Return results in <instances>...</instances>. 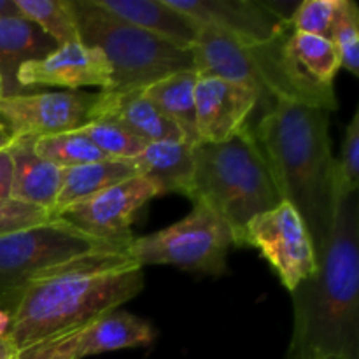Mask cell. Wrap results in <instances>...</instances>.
<instances>
[{"mask_svg":"<svg viewBox=\"0 0 359 359\" xmlns=\"http://www.w3.org/2000/svg\"><path fill=\"white\" fill-rule=\"evenodd\" d=\"M4 98V81H2V77H0V100H2Z\"/></svg>","mask_w":359,"mask_h":359,"instance_id":"obj_37","label":"cell"},{"mask_svg":"<svg viewBox=\"0 0 359 359\" xmlns=\"http://www.w3.org/2000/svg\"><path fill=\"white\" fill-rule=\"evenodd\" d=\"M135 172L156 186L160 195L181 193L188 196L193 177V144L186 140H161L146 144L130 158Z\"/></svg>","mask_w":359,"mask_h":359,"instance_id":"obj_19","label":"cell"},{"mask_svg":"<svg viewBox=\"0 0 359 359\" xmlns=\"http://www.w3.org/2000/svg\"><path fill=\"white\" fill-rule=\"evenodd\" d=\"M244 245L258 249L287 291H293L318 270L311 235L287 202L252 217L245 226Z\"/></svg>","mask_w":359,"mask_h":359,"instance_id":"obj_9","label":"cell"},{"mask_svg":"<svg viewBox=\"0 0 359 359\" xmlns=\"http://www.w3.org/2000/svg\"><path fill=\"white\" fill-rule=\"evenodd\" d=\"M14 137L11 135L9 130L6 128V125H4V121L0 119V149H6L7 146H9L11 142H13Z\"/></svg>","mask_w":359,"mask_h":359,"instance_id":"obj_35","label":"cell"},{"mask_svg":"<svg viewBox=\"0 0 359 359\" xmlns=\"http://www.w3.org/2000/svg\"><path fill=\"white\" fill-rule=\"evenodd\" d=\"M21 18L41 28L56 46L81 42L72 0H16Z\"/></svg>","mask_w":359,"mask_h":359,"instance_id":"obj_24","label":"cell"},{"mask_svg":"<svg viewBox=\"0 0 359 359\" xmlns=\"http://www.w3.org/2000/svg\"><path fill=\"white\" fill-rule=\"evenodd\" d=\"M340 0H304L291 16V30L330 39Z\"/></svg>","mask_w":359,"mask_h":359,"instance_id":"obj_29","label":"cell"},{"mask_svg":"<svg viewBox=\"0 0 359 359\" xmlns=\"http://www.w3.org/2000/svg\"><path fill=\"white\" fill-rule=\"evenodd\" d=\"M18 347L9 335L0 337V359H16Z\"/></svg>","mask_w":359,"mask_h":359,"instance_id":"obj_33","label":"cell"},{"mask_svg":"<svg viewBox=\"0 0 359 359\" xmlns=\"http://www.w3.org/2000/svg\"><path fill=\"white\" fill-rule=\"evenodd\" d=\"M6 18H21L16 0H0V20Z\"/></svg>","mask_w":359,"mask_h":359,"instance_id":"obj_34","label":"cell"},{"mask_svg":"<svg viewBox=\"0 0 359 359\" xmlns=\"http://www.w3.org/2000/svg\"><path fill=\"white\" fill-rule=\"evenodd\" d=\"M154 196H160L156 186L135 175L67 207L56 217L98 241L126 249L135 238L132 223L137 210Z\"/></svg>","mask_w":359,"mask_h":359,"instance_id":"obj_10","label":"cell"},{"mask_svg":"<svg viewBox=\"0 0 359 359\" xmlns=\"http://www.w3.org/2000/svg\"><path fill=\"white\" fill-rule=\"evenodd\" d=\"M255 135L280 198L304 221L319 263L337 202V158L332 153L330 112L277 102L259 118Z\"/></svg>","mask_w":359,"mask_h":359,"instance_id":"obj_2","label":"cell"},{"mask_svg":"<svg viewBox=\"0 0 359 359\" xmlns=\"http://www.w3.org/2000/svg\"><path fill=\"white\" fill-rule=\"evenodd\" d=\"M233 245L228 224L203 203H193L186 217L154 233L137 237L126 248L133 263L172 265L189 272L223 276Z\"/></svg>","mask_w":359,"mask_h":359,"instance_id":"obj_8","label":"cell"},{"mask_svg":"<svg viewBox=\"0 0 359 359\" xmlns=\"http://www.w3.org/2000/svg\"><path fill=\"white\" fill-rule=\"evenodd\" d=\"M49 219H53L51 214L42 207L18 202L14 198L0 200V237L39 226L42 223H48Z\"/></svg>","mask_w":359,"mask_h":359,"instance_id":"obj_31","label":"cell"},{"mask_svg":"<svg viewBox=\"0 0 359 359\" xmlns=\"http://www.w3.org/2000/svg\"><path fill=\"white\" fill-rule=\"evenodd\" d=\"M98 93L35 91L0 100V119L13 137H48L81 130L91 119Z\"/></svg>","mask_w":359,"mask_h":359,"instance_id":"obj_11","label":"cell"},{"mask_svg":"<svg viewBox=\"0 0 359 359\" xmlns=\"http://www.w3.org/2000/svg\"><path fill=\"white\" fill-rule=\"evenodd\" d=\"M196 81V70H182L170 74L142 90L144 97L181 130L182 137L189 144L198 142L195 109Z\"/></svg>","mask_w":359,"mask_h":359,"instance_id":"obj_21","label":"cell"},{"mask_svg":"<svg viewBox=\"0 0 359 359\" xmlns=\"http://www.w3.org/2000/svg\"><path fill=\"white\" fill-rule=\"evenodd\" d=\"M359 200L337 188L335 214L318 270L291 294L286 359H359Z\"/></svg>","mask_w":359,"mask_h":359,"instance_id":"obj_1","label":"cell"},{"mask_svg":"<svg viewBox=\"0 0 359 359\" xmlns=\"http://www.w3.org/2000/svg\"><path fill=\"white\" fill-rule=\"evenodd\" d=\"M202 27H214L245 42H265L287 34L291 25L266 9L262 0H165Z\"/></svg>","mask_w":359,"mask_h":359,"instance_id":"obj_13","label":"cell"},{"mask_svg":"<svg viewBox=\"0 0 359 359\" xmlns=\"http://www.w3.org/2000/svg\"><path fill=\"white\" fill-rule=\"evenodd\" d=\"M142 290L144 270L126 251L79 256L27 287L9 316L7 335L20 351L116 311Z\"/></svg>","mask_w":359,"mask_h":359,"instance_id":"obj_3","label":"cell"},{"mask_svg":"<svg viewBox=\"0 0 359 359\" xmlns=\"http://www.w3.org/2000/svg\"><path fill=\"white\" fill-rule=\"evenodd\" d=\"M55 48V41L25 18L0 20V77L4 81V98L30 95L18 83V72L25 63L44 58Z\"/></svg>","mask_w":359,"mask_h":359,"instance_id":"obj_18","label":"cell"},{"mask_svg":"<svg viewBox=\"0 0 359 359\" xmlns=\"http://www.w3.org/2000/svg\"><path fill=\"white\" fill-rule=\"evenodd\" d=\"M286 48L291 58L312 81L325 88H333L335 76L340 70V60L330 39L291 30Z\"/></svg>","mask_w":359,"mask_h":359,"instance_id":"obj_23","label":"cell"},{"mask_svg":"<svg viewBox=\"0 0 359 359\" xmlns=\"http://www.w3.org/2000/svg\"><path fill=\"white\" fill-rule=\"evenodd\" d=\"M290 34L245 44L205 25L193 46L196 74L245 84L258 93L259 102H269V109L277 102H293L335 112V90L312 81L287 53Z\"/></svg>","mask_w":359,"mask_h":359,"instance_id":"obj_5","label":"cell"},{"mask_svg":"<svg viewBox=\"0 0 359 359\" xmlns=\"http://www.w3.org/2000/svg\"><path fill=\"white\" fill-rule=\"evenodd\" d=\"M100 251L126 249L86 235L60 217L0 237V309L11 316L28 286L79 256Z\"/></svg>","mask_w":359,"mask_h":359,"instance_id":"obj_7","label":"cell"},{"mask_svg":"<svg viewBox=\"0 0 359 359\" xmlns=\"http://www.w3.org/2000/svg\"><path fill=\"white\" fill-rule=\"evenodd\" d=\"M7 147L6 149H0V200L11 198V174H13V161H11V154Z\"/></svg>","mask_w":359,"mask_h":359,"instance_id":"obj_32","label":"cell"},{"mask_svg":"<svg viewBox=\"0 0 359 359\" xmlns=\"http://www.w3.org/2000/svg\"><path fill=\"white\" fill-rule=\"evenodd\" d=\"M95 118L114 119L146 144L184 140L181 130L144 97L142 90L98 91L97 102L91 107V119Z\"/></svg>","mask_w":359,"mask_h":359,"instance_id":"obj_15","label":"cell"},{"mask_svg":"<svg viewBox=\"0 0 359 359\" xmlns=\"http://www.w3.org/2000/svg\"><path fill=\"white\" fill-rule=\"evenodd\" d=\"M156 340V330L147 319L116 309L90 321L84 330V354L112 353L130 347H147Z\"/></svg>","mask_w":359,"mask_h":359,"instance_id":"obj_20","label":"cell"},{"mask_svg":"<svg viewBox=\"0 0 359 359\" xmlns=\"http://www.w3.org/2000/svg\"><path fill=\"white\" fill-rule=\"evenodd\" d=\"M93 321V319H91ZM88 325V323H86ZM86 325L42 339L18 351L16 359H84V330Z\"/></svg>","mask_w":359,"mask_h":359,"instance_id":"obj_28","label":"cell"},{"mask_svg":"<svg viewBox=\"0 0 359 359\" xmlns=\"http://www.w3.org/2000/svg\"><path fill=\"white\" fill-rule=\"evenodd\" d=\"M330 41L339 53L340 69L359 76V9L353 0H340Z\"/></svg>","mask_w":359,"mask_h":359,"instance_id":"obj_27","label":"cell"},{"mask_svg":"<svg viewBox=\"0 0 359 359\" xmlns=\"http://www.w3.org/2000/svg\"><path fill=\"white\" fill-rule=\"evenodd\" d=\"M9 325H11L9 314L0 309V337L7 335V332H9Z\"/></svg>","mask_w":359,"mask_h":359,"instance_id":"obj_36","label":"cell"},{"mask_svg":"<svg viewBox=\"0 0 359 359\" xmlns=\"http://www.w3.org/2000/svg\"><path fill=\"white\" fill-rule=\"evenodd\" d=\"M259 104L258 93L223 77L198 76L195 88L198 142H223L248 123Z\"/></svg>","mask_w":359,"mask_h":359,"instance_id":"obj_14","label":"cell"},{"mask_svg":"<svg viewBox=\"0 0 359 359\" xmlns=\"http://www.w3.org/2000/svg\"><path fill=\"white\" fill-rule=\"evenodd\" d=\"M139 175L130 163V160H102L93 163L77 165V167L63 168L62 184L58 196L53 207L51 217L58 216L62 210L95 193L107 189L118 182L126 181Z\"/></svg>","mask_w":359,"mask_h":359,"instance_id":"obj_22","label":"cell"},{"mask_svg":"<svg viewBox=\"0 0 359 359\" xmlns=\"http://www.w3.org/2000/svg\"><path fill=\"white\" fill-rule=\"evenodd\" d=\"M81 132L100 149L109 160H130L146 147V142L123 128L111 118H95L81 128Z\"/></svg>","mask_w":359,"mask_h":359,"instance_id":"obj_26","label":"cell"},{"mask_svg":"<svg viewBox=\"0 0 359 359\" xmlns=\"http://www.w3.org/2000/svg\"><path fill=\"white\" fill-rule=\"evenodd\" d=\"M114 16L184 49H193L202 25L168 6L165 0H95Z\"/></svg>","mask_w":359,"mask_h":359,"instance_id":"obj_17","label":"cell"},{"mask_svg":"<svg viewBox=\"0 0 359 359\" xmlns=\"http://www.w3.org/2000/svg\"><path fill=\"white\" fill-rule=\"evenodd\" d=\"M35 153L58 168L109 160L81 130L35 139Z\"/></svg>","mask_w":359,"mask_h":359,"instance_id":"obj_25","label":"cell"},{"mask_svg":"<svg viewBox=\"0 0 359 359\" xmlns=\"http://www.w3.org/2000/svg\"><path fill=\"white\" fill-rule=\"evenodd\" d=\"M7 149L13 161L11 198L51 214L62 184V168L35 153V137H14Z\"/></svg>","mask_w":359,"mask_h":359,"instance_id":"obj_16","label":"cell"},{"mask_svg":"<svg viewBox=\"0 0 359 359\" xmlns=\"http://www.w3.org/2000/svg\"><path fill=\"white\" fill-rule=\"evenodd\" d=\"M188 198L214 210L228 224L237 248L244 245L249 221L283 202L249 123L223 142L193 144Z\"/></svg>","mask_w":359,"mask_h":359,"instance_id":"obj_4","label":"cell"},{"mask_svg":"<svg viewBox=\"0 0 359 359\" xmlns=\"http://www.w3.org/2000/svg\"><path fill=\"white\" fill-rule=\"evenodd\" d=\"M81 42L104 53L112 70L107 91L144 90L182 70H195L193 49L163 41L109 11L95 0H72Z\"/></svg>","mask_w":359,"mask_h":359,"instance_id":"obj_6","label":"cell"},{"mask_svg":"<svg viewBox=\"0 0 359 359\" xmlns=\"http://www.w3.org/2000/svg\"><path fill=\"white\" fill-rule=\"evenodd\" d=\"M18 83L27 93H35L44 86L67 91H79V88L107 91L112 83V70L100 49L74 42L56 46L44 58L25 63L18 72Z\"/></svg>","mask_w":359,"mask_h":359,"instance_id":"obj_12","label":"cell"},{"mask_svg":"<svg viewBox=\"0 0 359 359\" xmlns=\"http://www.w3.org/2000/svg\"><path fill=\"white\" fill-rule=\"evenodd\" d=\"M337 188L342 193H358L359 186V111L346 126L340 158L335 160Z\"/></svg>","mask_w":359,"mask_h":359,"instance_id":"obj_30","label":"cell"}]
</instances>
